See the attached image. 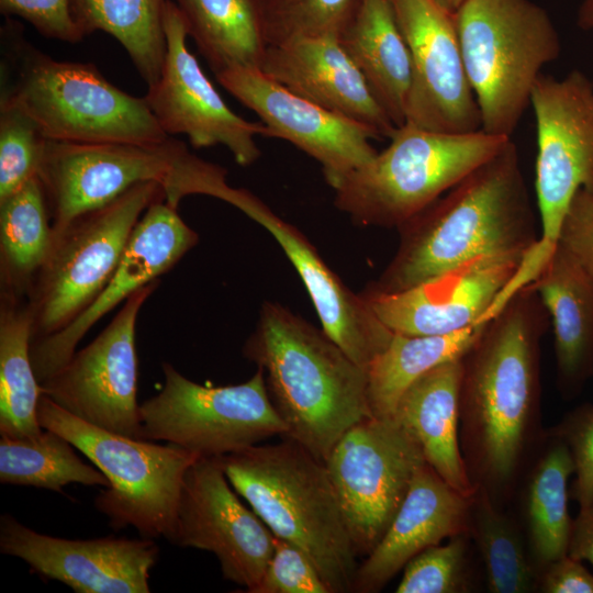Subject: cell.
<instances>
[{
    "label": "cell",
    "mask_w": 593,
    "mask_h": 593,
    "mask_svg": "<svg viewBox=\"0 0 593 593\" xmlns=\"http://www.w3.org/2000/svg\"><path fill=\"white\" fill-rule=\"evenodd\" d=\"M0 551L77 593H148L149 571L159 557L150 538L65 539L37 533L9 514L0 518Z\"/></svg>",
    "instance_id": "cell-19"
},
{
    "label": "cell",
    "mask_w": 593,
    "mask_h": 593,
    "mask_svg": "<svg viewBox=\"0 0 593 593\" xmlns=\"http://www.w3.org/2000/svg\"><path fill=\"white\" fill-rule=\"evenodd\" d=\"M334 187L335 205L360 225L399 228L500 152L510 137L452 134L411 124Z\"/></svg>",
    "instance_id": "cell-7"
},
{
    "label": "cell",
    "mask_w": 593,
    "mask_h": 593,
    "mask_svg": "<svg viewBox=\"0 0 593 593\" xmlns=\"http://www.w3.org/2000/svg\"><path fill=\"white\" fill-rule=\"evenodd\" d=\"M549 433L563 440L571 452L575 474L572 493L584 508L593 502V405L575 407Z\"/></svg>",
    "instance_id": "cell-40"
},
{
    "label": "cell",
    "mask_w": 593,
    "mask_h": 593,
    "mask_svg": "<svg viewBox=\"0 0 593 593\" xmlns=\"http://www.w3.org/2000/svg\"><path fill=\"white\" fill-rule=\"evenodd\" d=\"M213 72L259 68L267 49L255 0H171Z\"/></svg>",
    "instance_id": "cell-30"
},
{
    "label": "cell",
    "mask_w": 593,
    "mask_h": 593,
    "mask_svg": "<svg viewBox=\"0 0 593 593\" xmlns=\"http://www.w3.org/2000/svg\"><path fill=\"white\" fill-rule=\"evenodd\" d=\"M530 105L537 131L539 237L504 289V300L537 279L557 246L573 197L593 181V82L589 77L579 70L562 79L541 74Z\"/></svg>",
    "instance_id": "cell-11"
},
{
    "label": "cell",
    "mask_w": 593,
    "mask_h": 593,
    "mask_svg": "<svg viewBox=\"0 0 593 593\" xmlns=\"http://www.w3.org/2000/svg\"><path fill=\"white\" fill-rule=\"evenodd\" d=\"M1 93L49 141L159 144L167 135L145 98L121 90L92 64L54 59L7 18L1 27Z\"/></svg>",
    "instance_id": "cell-4"
},
{
    "label": "cell",
    "mask_w": 593,
    "mask_h": 593,
    "mask_svg": "<svg viewBox=\"0 0 593 593\" xmlns=\"http://www.w3.org/2000/svg\"><path fill=\"white\" fill-rule=\"evenodd\" d=\"M593 280V181L573 197L558 243Z\"/></svg>",
    "instance_id": "cell-42"
},
{
    "label": "cell",
    "mask_w": 593,
    "mask_h": 593,
    "mask_svg": "<svg viewBox=\"0 0 593 593\" xmlns=\"http://www.w3.org/2000/svg\"><path fill=\"white\" fill-rule=\"evenodd\" d=\"M159 283L155 280L130 295L92 342L40 384L42 394L88 424L143 439L135 327Z\"/></svg>",
    "instance_id": "cell-14"
},
{
    "label": "cell",
    "mask_w": 593,
    "mask_h": 593,
    "mask_svg": "<svg viewBox=\"0 0 593 593\" xmlns=\"http://www.w3.org/2000/svg\"><path fill=\"white\" fill-rule=\"evenodd\" d=\"M167 1L75 0L74 12L83 36L102 31L114 37L148 87L158 80L165 60Z\"/></svg>",
    "instance_id": "cell-33"
},
{
    "label": "cell",
    "mask_w": 593,
    "mask_h": 593,
    "mask_svg": "<svg viewBox=\"0 0 593 593\" xmlns=\"http://www.w3.org/2000/svg\"><path fill=\"white\" fill-rule=\"evenodd\" d=\"M215 76L230 94L259 116L269 137L288 141L314 158L332 188L378 153L371 141L381 136L373 128L293 93L259 68L230 67Z\"/></svg>",
    "instance_id": "cell-18"
},
{
    "label": "cell",
    "mask_w": 593,
    "mask_h": 593,
    "mask_svg": "<svg viewBox=\"0 0 593 593\" xmlns=\"http://www.w3.org/2000/svg\"><path fill=\"white\" fill-rule=\"evenodd\" d=\"M471 499L449 485L427 462L422 465L389 528L358 566L353 592H379L423 550L469 534Z\"/></svg>",
    "instance_id": "cell-24"
},
{
    "label": "cell",
    "mask_w": 593,
    "mask_h": 593,
    "mask_svg": "<svg viewBox=\"0 0 593 593\" xmlns=\"http://www.w3.org/2000/svg\"><path fill=\"white\" fill-rule=\"evenodd\" d=\"M278 242L303 281L325 334L368 371L393 333L374 315L362 294L354 293L293 225L245 190L237 206Z\"/></svg>",
    "instance_id": "cell-22"
},
{
    "label": "cell",
    "mask_w": 593,
    "mask_h": 593,
    "mask_svg": "<svg viewBox=\"0 0 593 593\" xmlns=\"http://www.w3.org/2000/svg\"><path fill=\"white\" fill-rule=\"evenodd\" d=\"M486 323L480 322L445 335L393 333L387 348L368 368V400L372 416L391 417L399 400L414 381L437 366L462 357Z\"/></svg>",
    "instance_id": "cell-31"
},
{
    "label": "cell",
    "mask_w": 593,
    "mask_h": 593,
    "mask_svg": "<svg viewBox=\"0 0 593 593\" xmlns=\"http://www.w3.org/2000/svg\"><path fill=\"white\" fill-rule=\"evenodd\" d=\"M164 25L161 72L144 97L158 124L169 136L186 135L193 148L222 145L238 165L254 164L261 154L256 136L269 137L267 126L245 120L226 104L189 51L183 16L171 0Z\"/></svg>",
    "instance_id": "cell-16"
},
{
    "label": "cell",
    "mask_w": 593,
    "mask_h": 593,
    "mask_svg": "<svg viewBox=\"0 0 593 593\" xmlns=\"http://www.w3.org/2000/svg\"><path fill=\"white\" fill-rule=\"evenodd\" d=\"M440 8L450 13H455L456 10L463 3L465 0H433Z\"/></svg>",
    "instance_id": "cell-46"
},
{
    "label": "cell",
    "mask_w": 593,
    "mask_h": 593,
    "mask_svg": "<svg viewBox=\"0 0 593 593\" xmlns=\"http://www.w3.org/2000/svg\"><path fill=\"white\" fill-rule=\"evenodd\" d=\"M226 176L223 167L193 155L174 136L159 144L47 139L37 171L54 232L148 181L159 183L166 202L177 209L191 194L231 204L236 188L228 184Z\"/></svg>",
    "instance_id": "cell-6"
},
{
    "label": "cell",
    "mask_w": 593,
    "mask_h": 593,
    "mask_svg": "<svg viewBox=\"0 0 593 593\" xmlns=\"http://www.w3.org/2000/svg\"><path fill=\"white\" fill-rule=\"evenodd\" d=\"M532 284L552 325L558 388L574 398L593 377V280L557 245Z\"/></svg>",
    "instance_id": "cell-25"
},
{
    "label": "cell",
    "mask_w": 593,
    "mask_h": 593,
    "mask_svg": "<svg viewBox=\"0 0 593 593\" xmlns=\"http://www.w3.org/2000/svg\"><path fill=\"white\" fill-rule=\"evenodd\" d=\"M412 59L406 124L462 134L481 130L454 13L433 0H391Z\"/></svg>",
    "instance_id": "cell-17"
},
{
    "label": "cell",
    "mask_w": 593,
    "mask_h": 593,
    "mask_svg": "<svg viewBox=\"0 0 593 593\" xmlns=\"http://www.w3.org/2000/svg\"><path fill=\"white\" fill-rule=\"evenodd\" d=\"M548 313L533 284L488 321L462 356L459 441L468 477L501 506L538 438L540 340Z\"/></svg>",
    "instance_id": "cell-1"
},
{
    "label": "cell",
    "mask_w": 593,
    "mask_h": 593,
    "mask_svg": "<svg viewBox=\"0 0 593 593\" xmlns=\"http://www.w3.org/2000/svg\"><path fill=\"white\" fill-rule=\"evenodd\" d=\"M161 368L163 389L139 404L143 439L222 457L287 434L261 368L243 383L223 387L193 382L169 362Z\"/></svg>",
    "instance_id": "cell-12"
},
{
    "label": "cell",
    "mask_w": 593,
    "mask_h": 593,
    "mask_svg": "<svg viewBox=\"0 0 593 593\" xmlns=\"http://www.w3.org/2000/svg\"><path fill=\"white\" fill-rule=\"evenodd\" d=\"M219 458L275 537L304 550L331 593L353 592L357 553L325 463L286 437Z\"/></svg>",
    "instance_id": "cell-5"
},
{
    "label": "cell",
    "mask_w": 593,
    "mask_h": 593,
    "mask_svg": "<svg viewBox=\"0 0 593 593\" xmlns=\"http://www.w3.org/2000/svg\"><path fill=\"white\" fill-rule=\"evenodd\" d=\"M75 449L64 436L46 428L33 437H1L0 482L54 492H63L71 483L108 488V478Z\"/></svg>",
    "instance_id": "cell-34"
},
{
    "label": "cell",
    "mask_w": 593,
    "mask_h": 593,
    "mask_svg": "<svg viewBox=\"0 0 593 593\" xmlns=\"http://www.w3.org/2000/svg\"><path fill=\"white\" fill-rule=\"evenodd\" d=\"M548 444L530 470L524 494L528 548L540 572L568 555L573 519L568 511V480L574 474L571 452L548 433Z\"/></svg>",
    "instance_id": "cell-29"
},
{
    "label": "cell",
    "mask_w": 593,
    "mask_h": 593,
    "mask_svg": "<svg viewBox=\"0 0 593 593\" xmlns=\"http://www.w3.org/2000/svg\"><path fill=\"white\" fill-rule=\"evenodd\" d=\"M267 46L294 38L340 36L361 0H255Z\"/></svg>",
    "instance_id": "cell-36"
},
{
    "label": "cell",
    "mask_w": 593,
    "mask_h": 593,
    "mask_svg": "<svg viewBox=\"0 0 593 593\" xmlns=\"http://www.w3.org/2000/svg\"><path fill=\"white\" fill-rule=\"evenodd\" d=\"M53 235L37 176L0 200L1 291L26 295L49 253Z\"/></svg>",
    "instance_id": "cell-32"
},
{
    "label": "cell",
    "mask_w": 593,
    "mask_h": 593,
    "mask_svg": "<svg viewBox=\"0 0 593 593\" xmlns=\"http://www.w3.org/2000/svg\"><path fill=\"white\" fill-rule=\"evenodd\" d=\"M462 357L429 370L403 393L391 417L418 443L426 462L455 490L477 492L462 459L459 441V392Z\"/></svg>",
    "instance_id": "cell-26"
},
{
    "label": "cell",
    "mask_w": 593,
    "mask_h": 593,
    "mask_svg": "<svg viewBox=\"0 0 593 593\" xmlns=\"http://www.w3.org/2000/svg\"><path fill=\"white\" fill-rule=\"evenodd\" d=\"M426 462L415 438L393 417H367L349 428L325 460L357 556H368Z\"/></svg>",
    "instance_id": "cell-13"
},
{
    "label": "cell",
    "mask_w": 593,
    "mask_h": 593,
    "mask_svg": "<svg viewBox=\"0 0 593 593\" xmlns=\"http://www.w3.org/2000/svg\"><path fill=\"white\" fill-rule=\"evenodd\" d=\"M578 24L586 31L593 32V0H584L578 12Z\"/></svg>",
    "instance_id": "cell-45"
},
{
    "label": "cell",
    "mask_w": 593,
    "mask_h": 593,
    "mask_svg": "<svg viewBox=\"0 0 593 593\" xmlns=\"http://www.w3.org/2000/svg\"><path fill=\"white\" fill-rule=\"evenodd\" d=\"M244 356L261 368L292 439L325 462L340 437L372 416L368 371L322 329L279 303L261 305Z\"/></svg>",
    "instance_id": "cell-3"
},
{
    "label": "cell",
    "mask_w": 593,
    "mask_h": 593,
    "mask_svg": "<svg viewBox=\"0 0 593 593\" xmlns=\"http://www.w3.org/2000/svg\"><path fill=\"white\" fill-rule=\"evenodd\" d=\"M171 544L212 552L225 580L250 593L273 553L275 535L239 499L219 457H200L184 472Z\"/></svg>",
    "instance_id": "cell-15"
},
{
    "label": "cell",
    "mask_w": 593,
    "mask_h": 593,
    "mask_svg": "<svg viewBox=\"0 0 593 593\" xmlns=\"http://www.w3.org/2000/svg\"><path fill=\"white\" fill-rule=\"evenodd\" d=\"M449 538L419 552L403 568L396 593H461L468 591L466 538Z\"/></svg>",
    "instance_id": "cell-38"
},
{
    "label": "cell",
    "mask_w": 593,
    "mask_h": 593,
    "mask_svg": "<svg viewBox=\"0 0 593 593\" xmlns=\"http://www.w3.org/2000/svg\"><path fill=\"white\" fill-rule=\"evenodd\" d=\"M199 235L165 199L154 201L135 225L111 280L68 326L33 339L31 361L40 384L59 370L74 355L88 331L108 312L138 289L158 280L192 247Z\"/></svg>",
    "instance_id": "cell-21"
},
{
    "label": "cell",
    "mask_w": 593,
    "mask_h": 593,
    "mask_svg": "<svg viewBox=\"0 0 593 593\" xmlns=\"http://www.w3.org/2000/svg\"><path fill=\"white\" fill-rule=\"evenodd\" d=\"M46 142L31 118L0 101V200L37 176Z\"/></svg>",
    "instance_id": "cell-37"
},
{
    "label": "cell",
    "mask_w": 593,
    "mask_h": 593,
    "mask_svg": "<svg viewBox=\"0 0 593 593\" xmlns=\"http://www.w3.org/2000/svg\"><path fill=\"white\" fill-rule=\"evenodd\" d=\"M250 593H331L310 556L300 547L275 537L273 553Z\"/></svg>",
    "instance_id": "cell-39"
},
{
    "label": "cell",
    "mask_w": 593,
    "mask_h": 593,
    "mask_svg": "<svg viewBox=\"0 0 593 593\" xmlns=\"http://www.w3.org/2000/svg\"><path fill=\"white\" fill-rule=\"evenodd\" d=\"M538 589L544 593H593V573L566 555L540 572Z\"/></svg>",
    "instance_id": "cell-43"
},
{
    "label": "cell",
    "mask_w": 593,
    "mask_h": 593,
    "mask_svg": "<svg viewBox=\"0 0 593 593\" xmlns=\"http://www.w3.org/2000/svg\"><path fill=\"white\" fill-rule=\"evenodd\" d=\"M158 199L166 200L164 188L142 182L53 231L49 253L25 295L33 339L65 328L94 302L115 272L135 225Z\"/></svg>",
    "instance_id": "cell-10"
},
{
    "label": "cell",
    "mask_w": 593,
    "mask_h": 593,
    "mask_svg": "<svg viewBox=\"0 0 593 593\" xmlns=\"http://www.w3.org/2000/svg\"><path fill=\"white\" fill-rule=\"evenodd\" d=\"M339 41L393 124L404 125L412 59L391 0H361Z\"/></svg>",
    "instance_id": "cell-27"
},
{
    "label": "cell",
    "mask_w": 593,
    "mask_h": 593,
    "mask_svg": "<svg viewBox=\"0 0 593 593\" xmlns=\"http://www.w3.org/2000/svg\"><path fill=\"white\" fill-rule=\"evenodd\" d=\"M32 318L25 296L1 291L0 434L5 438L38 435L41 385L31 361Z\"/></svg>",
    "instance_id": "cell-28"
},
{
    "label": "cell",
    "mask_w": 593,
    "mask_h": 593,
    "mask_svg": "<svg viewBox=\"0 0 593 593\" xmlns=\"http://www.w3.org/2000/svg\"><path fill=\"white\" fill-rule=\"evenodd\" d=\"M522 260L518 254L480 255L413 288L361 294L392 333L451 334L482 322Z\"/></svg>",
    "instance_id": "cell-20"
},
{
    "label": "cell",
    "mask_w": 593,
    "mask_h": 593,
    "mask_svg": "<svg viewBox=\"0 0 593 593\" xmlns=\"http://www.w3.org/2000/svg\"><path fill=\"white\" fill-rule=\"evenodd\" d=\"M568 555L593 568V502L573 519Z\"/></svg>",
    "instance_id": "cell-44"
},
{
    "label": "cell",
    "mask_w": 593,
    "mask_h": 593,
    "mask_svg": "<svg viewBox=\"0 0 593 593\" xmlns=\"http://www.w3.org/2000/svg\"><path fill=\"white\" fill-rule=\"evenodd\" d=\"M469 534L484 563L492 593H529L538 589L536 568L521 530L482 490L471 499Z\"/></svg>",
    "instance_id": "cell-35"
},
{
    "label": "cell",
    "mask_w": 593,
    "mask_h": 593,
    "mask_svg": "<svg viewBox=\"0 0 593 593\" xmlns=\"http://www.w3.org/2000/svg\"><path fill=\"white\" fill-rule=\"evenodd\" d=\"M259 69L293 93L370 126L381 137L390 138L396 128L338 36L267 46Z\"/></svg>",
    "instance_id": "cell-23"
},
{
    "label": "cell",
    "mask_w": 593,
    "mask_h": 593,
    "mask_svg": "<svg viewBox=\"0 0 593 593\" xmlns=\"http://www.w3.org/2000/svg\"><path fill=\"white\" fill-rule=\"evenodd\" d=\"M75 0H0L5 18H20L45 37L66 43L83 40L74 12Z\"/></svg>",
    "instance_id": "cell-41"
},
{
    "label": "cell",
    "mask_w": 593,
    "mask_h": 593,
    "mask_svg": "<svg viewBox=\"0 0 593 593\" xmlns=\"http://www.w3.org/2000/svg\"><path fill=\"white\" fill-rule=\"evenodd\" d=\"M454 20L481 130L511 138L541 69L560 55L558 32L532 0H465Z\"/></svg>",
    "instance_id": "cell-8"
},
{
    "label": "cell",
    "mask_w": 593,
    "mask_h": 593,
    "mask_svg": "<svg viewBox=\"0 0 593 593\" xmlns=\"http://www.w3.org/2000/svg\"><path fill=\"white\" fill-rule=\"evenodd\" d=\"M398 230L395 255L370 291L400 292L480 255L524 258L539 231L515 143L510 139Z\"/></svg>",
    "instance_id": "cell-2"
},
{
    "label": "cell",
    "mask_w": 593,
    "mask_h": 593,
    "mask_svg": "<svg viewBox=\"0 0 593 593\" xmlns=\"http://www.w3.org/2000/svg\"><path fill=\"white\" fill-rule=\"evenodd\" d=\"M38 423L69 440L109 480L96 508L115 530L135 528L144 538L171 542L182 479L200 458L175 444L158 445L93 426L41 394Z\"/></svg>",
    "instance_id": "cell-9"
}]
</instances>
